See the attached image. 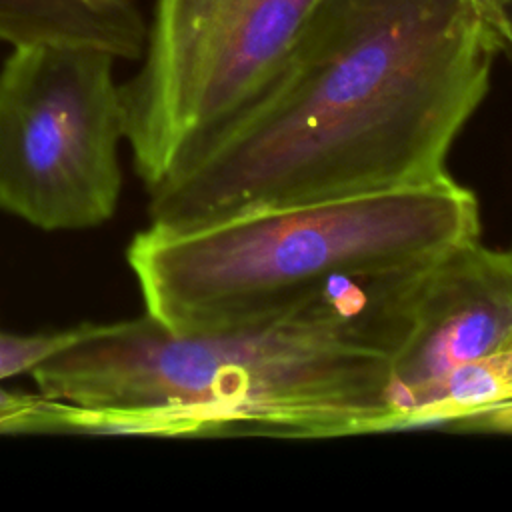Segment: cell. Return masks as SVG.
<instances>
[{
	"label": "cell",
	"instance_id": "5b68a950",
	"mask_svg": "<svg viewBox=\"0 0 512 512\" xmlns=\"http://www.w3.org/2000/svg\"><path fill=\"white\" fill-rule=\"evenodd\" d=\"M114 62L88 46L12 48L0 70V210L46 232L114 216L126 140Z\"/></svg>",
	"mask_w": 512,
	"mask_h": 512
},
{
	"label": "cell",
	"instance_id": "52a82bcc",
	"mask_svg": "<svg viewBox=\"0 0 512 512\" xmlns=\"http://www.w3.org/2000/svg\"><path fill=\"white\" fill-rule=\"evenodd\" d=\"M148 24L134 0H0V42L88 46L116 60L144 52Z\"/></svg>",
	"mask_w": 512,
	"mask_h": 512
},
{
	"label": "cell",
	"instance_id": "277c9868",
	"mask_svg": "<svg viewBox=\"0 0 512 512\" xmlns=\"http://www.w3.org/2000/svg\"><path fill=\"white\" fill-rule=\"evenodd\" d=\"M318 0H156L122 84L126 142L152 190L240 118L282 68Z\"/></svg>",
	"mask_w": 512,
	"mask_h": 512
},
{
	"label": "cell",
	"instance_id": "9c48e42d",
	"mask_svg": "<svg viewBox=\"0 0 512 512\" xmlns=\"http://www.w3.org/2000/svg\"><path fill=\"white\" fill-rule=\"evenodd\" d=\"M76 332L78 326L48 334H10L0 330V382L18 374H32L46 358L70 344Z\"/></svg>",
	"mask_w": 512,
	"mask_h": 512
},
{
	"label": "cell",
	"instance_id": "8fae6325",
	"mask_svg": "<svg viewBox=\"0 0 512 512\" xmlns=\"http://www.w3.org/2000/svg\"><path fill=\"white\" fill-rule=\"evenodd\" d=\"M500 10V34H498V54L506 56L512 64V0H498Z\"/></svg>",
	"mask_w": 512,
	"mask_h": 512
},
{
	"label": "cell",
	"instance_id": "6da1fadb",
	"mask_svg": "<svg viewBox=\"0 0 512 512\" xmlns=\"http://www.w3.org/2000/svg\"><path fill=\"white\" fill-rule=\"evenodd\" d=\"M496 56L474 0H318L254 104L148 190L150 226L444 178Z\"/></svg>",
	"mask_w": 512,
	"mask_h": 512
},
{
	"label": "cell",
	"instance_id": "8992f818",
	"mask_svg": "<svg viewBox=\"0 0 512 512\" xmlns=\"http://www.w3.org/2000/svg\"><path fill=\"white\" fill-rule=\"evenodd\" d=\"M360 314L390 362L392 432L452 374L512 336V248L472 236L360 278Z\"/></svg>",
	"mask_w": 512,
	"mask_h": 512
},
{
	"label": "cell",
	"instance_id": "ba28073f",
	"mask_svg": "<svg viewBox=\"0 0 512 512\" xmlns=\"http://www.w3.org/2000/svg\"><path fill=\"white\" fill-rule=\"evenodd\" d=\"M420 428L512 434V336L498 352L434 390L404 430Z\"/></svg>",
	"mask_w": 512,
	"mask_h": 512
},
{
	"label": "cell",
	"instance_id": "7c38bea8",
	"mask_svg": "<svg viewBox=\"0 0 512 512\" xmlns=\"http://www.w3.org/2000/svg\"><path fill=\"white\" fill-rule=\"evenodd\" d=\"M476 6L484 12V16L488 18L490 26L498 32L500 28V10H498V0H474Z\"/></svg>",
	"mask_w": 512,
	"mask_h": 512
},
{
	"label": "cell",
	"instance_id": "3957f363",
	"mask_svg": "<svg viewBox=\"0 0 512 512\" xmlns=\"http://www.w3.org/2000/svg\"><path fill=\"white\" fill-rule=\"evenodd\" d=\"M480 236V204L450 174L388 192L148 226L126 258L146 312L178 332L280 316L330 280Z\"/></svg>",
	"mask_w": 512,
	"mask_h": 512
},
{
	"label": "cell",
	"instance_id": "30bf717a",
	"mask_svg": "<svg viewBox=\"0 0 512 512\" xmlns=\"http://www.w3.org/2000/svg\"><path fill=\"white\" fill-rule=\"evenodd\" d=\"M52 400H34L0 390V432L34 428H68L70 412Z\"/></svg>",
	"mask_w": 512,
	"mask_h": 512
},
{
	"label": "cell",
	"instance_id": "7a4b0ae2",
	"mask_svg": "<svg viewBox=\"0 0 512 512\" xmlns=\"http://www.w3.org/2000/svg\"><path fill=\"white\" fill-rule=\"evenodd\" d=\"M30 376L88 430L332 438L394 426L390 362L330 282L232 330L178 332L148 312L82 324Z\"/></svg>",
	"mask_w": 512,
	"mask_h": 512
}]
</instances>
